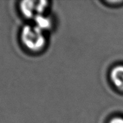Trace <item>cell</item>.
<instances>
[{
    "label": "cell",
    "mask_w": 123,
    "mask_h": 123,
    "mask_svg": "<svg viewBox=\"0 0 123 123\" xmlns=\"http://www.w3.org/2000/svg\"><path fill=\"white\" fill-rule=\"evenodd\" d=\"M110 79L116 88L123 91V65H117L112 68Z\"/></svg>",
    "instance_id": "obj_3"
},
{
    "label": "cell",
    "mask_w": 123,
    "mask_h": 123,
    "mask_svg": "<svg viewBox=\"0 0 123 123\" xmlns=\"http://www.w3.org/2000/svg\"><path fill=\"white\" fill-rule=\"evenodd\" d=\"M47 1H22L19 3V8L23 16L28 19H34L38 15H43L47 8Z\"/></svg>",
    "instance_id": "obj_2"
},
{
    "label": "cell",
    "mask_w": 123,
    "mask_h": 123,
    "mask_svg": "<svg viewBox=\"0 0 123 123\" xmlns=\"http://www.w3.org/2000/svg\"><path fill=\"white\" fill-rule=\"evenodd\" d=\"M108 123H123V117H115L112 118Z\"/></svg>",
    "instance_id": "obj_5"
},
{
    "label": "cell",
    "mask_w": 123,
    "mask_h": 123,
    "mask_svg": "<svg viewBox=\"0 0 123 123\" xmlns=\"http://www.w3.org/2000/svg\"><path fill=\"white\" fill-rule=\"evenodd\" d=\"M44 31L35 25H26L20 32L22 45L31 52H39L45 47L46 39Z\"/></svg>",
    "instance_id": "obj_1"
},
{
    "label": "cell",
    "mask_w": 123,
    "mask_h": 123,
    "mask_svg": "<svg viewBox=\"0 0 123 123\" xmlns=\"http://www.w3.org/2000/svg\"><path fill=\"white\" fill-rule=\"evenodd\" d=\"M35 21V25L43 31H46L50 29L52 26V19L49 17L43 15H38L33 19Z\"/></svg>",
    "instance_id": "obj_4"
}]
</instances>
